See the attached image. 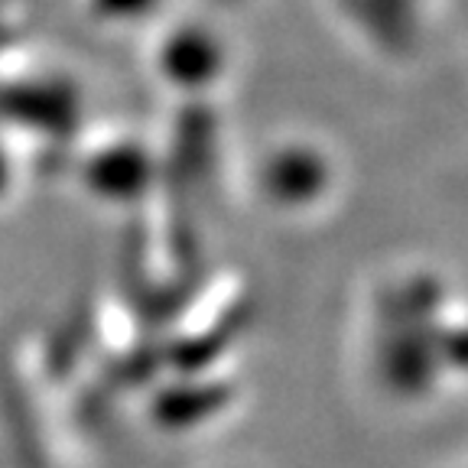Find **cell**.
Masks as SVG:
<instances>
[{"label": "cell", "mask_w": 468, "mask_h": 468, "mask_svg": "<svg viewBox=\"0 0 468 468\" xmlns=\"http://www.w3.org/2000/svg\"><path fill=\"white\" fill-rule=\"evenodd\" d=\"M273 183L286 198H309L325 186V166H322V160L315 154L296 150V154H286L280 160Z\"/></svg>", "instance_id": "obj_1"}]
</instances>
